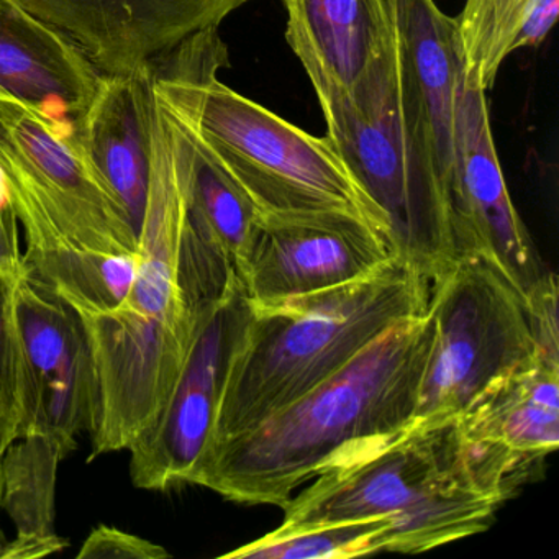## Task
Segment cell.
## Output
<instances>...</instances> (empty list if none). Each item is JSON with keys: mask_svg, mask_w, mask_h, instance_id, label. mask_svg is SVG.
<instances>
[{"mask_svg": "<svg viewBox=\"0 0 559 559\" xmlns=\"http://www.w3.org/2000/svg\"><path fill=\"white\" fill-rule=\"evenodd\" d=\"M530 312L535 323L539 355L546 361L559 365L558 332V280L548 271L532 289L526 293Z\"/></svg>", "mask_w": 559, "mask_h": 559, "instance_id": "d4e9b609", "label": "cell"}, {"mask_svg": "<svg viewBox=\"0 0 559 559\" xmlns=\"http://www.w3.org/2000/svg\"><path fill=\"white\" fill-rule=\"evenodd\" d=\"M0 271L15 277L25 273L24 254L19 243V218L12 204L8 176L0 166Z\"/></svg>", "mask_w": 559, "mask_h": 559, "instance_id": "484cf974", "label": "cell"}, {"mask_svg": "<svg viewBox=\"0 0 559 559\" xmlns=\"http://www.w3.org/2000/svg\"><path fill=\"white\" fill-rule=\"evenodd\" d=\"M427 312L433 340L415 420L460 418L490 385L543 358L526 294L486 254H461L435 280Z\"/></svg>", "mask_w": 559, "mask_h": 559, "instance_id": "ba28073f", "label": "cell"}, {"mask_svg": "<svg viewBox=\"0 0 559 559\" xmlns=\"http://www.w3.org/2000/svg\"><path fill=\"white\" fill-rule=\"evenodd\" d=\"M17 411L15 440L55 441L63 453L93 433L99 384L84 317L27 266L15 283Z\"/></svg>", "mask_w": 559, "mask_h": 559, "instance_id": "9c48e42d", "label": "cell"}, {"mask_svg": "<svg viewBox=\"0 0 559 559\" xmlns=\"http://www.w3.org/2000/svg\"><path fill=\"white\" fill-rule=\"evenodd\" d=\"M502 503L477 476L460 418L415 420L319 474L286 503L281 528L385 519L389 552H421L489 528Z\"/></svg>", "mask_w": 559, "mask_h": 559, "instance_id": "5b68a950", "label": "cell"}, {"mask_svg": "<svg viewBox=\"0 0 559 559\" xmlns=\"http://www.w3.org/2000/svg\"><path fill=\"white\" fill-rule=\"evenodd\" d=\"M394 258L385 235L359 215L264 214L241 283L250 306L264 309L365 280Z\"/></svg>", "mask_w": 559, "mask_h": 559, "instance_id": "8fae6325", "label": "cell"}, {"mask_svg": "<svg viewBox=\"0 0 559 559\" xmlns=\"http://www.w3.org/2000/svg\"><path fill=\"white\" fill-rule=\"evenodd\" d=\"M454 136L460 182L454 217L457 258L486 254L526 294L548 270L510 199L493 143L486 91L469 83L463 68Z\"/></svg>", "mask_w": 559, "mask_h": 559, "instance_id": "4fadbf2b", "label": "cell"}, {"mask_svg": "<svg viewBox=\"0 0 559 559\" xmlns=\"http://www.w3.org/2000/svg\"><path fill=\"white\" fill-rule=\"evenodd\" d=\"M80 559H165L169 552L163 546L148 542L133 533L122 532L114 526L100 525L93 530L83 548Z\"/></svg>", "mask_w": 559, "mask_h": 559, "instance_id": "cb8c5ba5", "label": "cell"}, {"mask_svg": "<svg viewBox=\"0 0 559 559\" xmlns=\"http://www.w3.org/2000/svg\"><path fill=\"white\" fill-rule=\"evenodd\" d=\"M156 94L162 97L158 91ZM162 100L168 107L175 127L189 217L230 260L241 281L260 227V211L230 175L199 145L171 106L163 97Z\"/></svg>", "mask_w": 559, "mask_h": 559, "instance_id": "ac0fdd59", "label": "cell"}, {"mask_svg": "<svg viewBox=\"0 0 559 559\" xmlns=\"http://www.w3.org/2000/svg\"><path fill=\"white\" fill-rule=\"evenodd\" d=\"M0 166L27 238L25 261L70 251L139 254L122 202L86 155L74 126L0 93Z\"/></svg>", "mask_w": 559, "mask_h": 559, "instance_id": "52a82bcc", "label": "cell"}, {"mask_svg": "<svg viewBox=\"0 0 559 559\" xmlns=\"http://www.w3.org/2000/svg\"><path fill=\"white\" fill-rule=\"evenodd\" d=\"M100 74L67 35L17 0H0V93L58 126L73 127L93 99Z\"/></svg>", "mask_w": 559, "mask_h": 559, "instance_id": "9a60e30c", "label": "cell"}, {"mask_svg": "<svg viewBox=\"0 0 559 559\" xmlns=\"http://www.w3.org/2000/svg\"><path fill=\"white\" fill-rule=\"evenodd\" d=\"M139 270L122 306L84 317L99 384L93 457L129 450L165 405L202 313L241 283L192 224L171 114L153 90L152 148Z\"/></svg>", "mask_w": 559, "mask_h": 559, "instance_id": "6da1fadb", "label": "cell"}, {"mask_svg": "<svg viewBox=\"0 0 559 559\" xmlns=\"http://www.w3.org/2000/svg\"><path fill=\"white\" fill-rule=\"evenodd\" d=\"M466 440L545 461L559 444V365L536 358L490 385L460 417Z\"/></svg>", "mask_w": 559, "mask_h": 559, "instance_id": "e0dca14e", "label": "cell"}, {"mask_svg": "<svg viewBox=\"0 0 559 559\" xmlns=\"http://www.w3.org/2000/svg\"><path fill=\"white\" fill-rule=\"evenodd\" d=\"M391 549L385 519L276 528L257 542L227 552L234 559H348Z\"/></svg>", "mask_w": 559, "mask_h": 559, "instance_id": "7402d4cb", "label": "cell"}, {"mask_svg": "<svg viewBox=\"0 0 559 559\" xmlns=\"http://www.w3.org/2000/svg\"><path fill=\"white\" fill-rule=\"evenodd\" d=\"M64 457L55 441L38 435L17 438L5 451L0 510L11 516L17 535L4 559L45 558L67 548L55 532L58 464Z\"/></svg>", "mask_w": 559, "mask_h": 559, "instance_id": "d6986e66", "label": "cell"}, {"mask_svg": "<svg viewBox=\"0 0 559 559\" xmlns=\"http://www.w3.org/2000/svg\"><path fill=\"white\" fill-rule=\"evenodd\" d=\"M287 44L317 99L343 96L394 38L388 0H284Z\"/></svg>", "mask_w": 559, "mask_h": 559, "instance_id": "2e32d148", "label": "cell"}, {"mask_svg": "<svg viewBox=\"0 0 559 559\" xmlns=\"http://www.w3.org/2000/svg\"><path fill=\"white\" fill-rule=\"evenodd\" d=\"M431 340L428 312L395 323L293 404L212 443L192 486L284 509L307 480L414 424Z\"/></svg>", "mask_w": 559, "mask_h": 559, "instance_id": "7a4b0ae2", "label": "cell"}, {"mask_svg": "<svg viewBox=\"0 0 559 559\" xmlns=\"http://www.w3.org/2000/svg\"><path fill=\"white\" fill-rule=\"evenodd\" d=\"M558 14L559 0H466L456 19L464 78L490 90L503 61L516 50L538 47Z\"/></svg>", "mask_w": 559, "mask_h": 559, "instance_id": "ffe728a7", "label": "cell"}, {"mask_svg": "<svg viewBox=\"0 0 559 559\" xmlns=\"http://www.w3.org/2000/svg\"><path fill=\"white\" fill-rule=\"evenodd\" d=\"M228 64L217 28L153 61V86L199 145L243 189L261 215L342 211L384 218L326 136H313L218 81ZM389 240V238H388Z\"/></svg>", "mask_w": 559, "mask_h": 559, "instance_id": "3957f363", "label": "cell"}, {"mask_svg": "<svg viewBox=\"0 0 559 559\" xmlns=\"http://www.w3.org/2000/svg\"><path fill=\"white\" fill-rule=\"evenodd\" d=\"M251 316L238 283L199 320L185 365L162 411L129 448L133 486H189L211 443L235 349Z\"/></svg>", "mask_w": 559, "mask_h": 559, "instance_id": "30bf717a", "label": "cell"}, {"mask_svg": "<svg viewBox=\"0 0 559 559\" xmlns=\"http://www.w3.org/2000/svg\"><path fill=\"white\" fill-rule=\"evenodd\" d=\"M67 35L100 73L126 74L214 31L251 0H17Z\"/></svg>", "mask_w": 559, "mask_h": 559, "instance_id": "7c38bea8", "label": "cell"}, {"mask_svg": "<svg viewBox=\"0 0 559 559\" xmlns=\"http://www.w3.org/2000/svg\"><path fill=\"white\" fill-rule=\"evenodd\" d=\"M428 296L430 284L394 258L356 283L280 306L251 307L209 447L293 404L395 323L427 313Z\"/></svg>", "mask_w": 559, "mask_h": 559, "instance_id": "277c9868", "label": "cell"}, {"mask_svg": "<svg viewBox=\"0 0 559 559\" xmlns=\"http://www.w3.org/2000/svg\"><path fill=\"white\" fill-rule=\"evenodd\" d=\"M15 441V418L0 405V493H2V463H4L5 451ZM9 539L0 530V559H4L5 548Z\"/></svg>", "mask_w": 559, "mask_h": 559, "instance_id": "4316f807", "label": "cell"}, {"mask_svg": "<svg viewBox=\"0 0 559 559\" xmlns=\"http://www.w3.org/2000/svg\"><path fill=\"white\" fill-rule=\"evenodd\" d=\"M153 122V67L103 73L86 109L74 119V136L122 202L136 237L148 201Z\"/></svg>", "mask_w": 559, "mask_h": 559, "instance_id": "5bb4252c", "label": "cell"}, {"mask_svg": "<svg viewBox=\"0 0 559 559\" xmlns=\"http://www.w3.org/2000/svg\"><path fill=\"white\" fill-rule=\"evenodd\" d=\"M15 283V277L0 271V405L14 418L17 411Z\"/></svg>", "mask_w": 559, "mask_h": 559, "instance_id": "603a6c76", "label": "cell"}, {"mask_svg": "<svg viewBox=\"0 0 559 559\" xmlns=\"http://www.w3.org/2000/svg\"><path fill=\"white\" fill-rule=\"evenodd\" d=\"M319 103L326 139L384 218L395 257L433 283L457 260L453 209L424 114L402 78L395 31L352 91Z\"/></svg>", "mask_w": 559, "mask_h": 559, "instance_id": "8992f818", "label": "cell"}, {"mask_svg": "<svg viewBox=\"0 0 559 559\" xmlns=\"http://www.w3.org/2000/svg\"><path fill=\"white\" fill-rule=\"evenodd\" d=\"M139 254L70 251L25 261V266L53 287L81 316H100L122 306L139 270Z\"/></svg>", "mask_w": 559, "mask_h": 559, "instance_id": "44dd1931", "label": "cell"}]
</instances>
